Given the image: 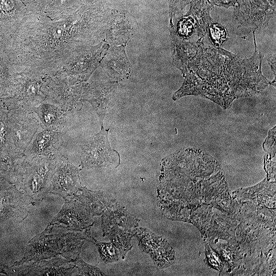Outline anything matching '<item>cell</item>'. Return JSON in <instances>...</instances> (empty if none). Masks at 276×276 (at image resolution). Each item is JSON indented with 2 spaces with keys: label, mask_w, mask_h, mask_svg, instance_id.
Listing matches in <instances>:
<instances>
[{
  "label": "cell",
  "mask_w": 276,
  "mask_h": 276,
  "mask_svg": "<svg viewBox=\"0 0 276 276\" xmlns=\"http://www.w3.org/2000/svg\"><path fill=\"white\" fill-rule=\"evenodd\" d=\"M109 129L103 125L97 133L84 141L81 149V164L82 168H117L120 164L119 152L111 148L108 138Z\"/></svg>",
  "instance_id": "1"
},
{
  "label": "cell",
  "mask_w": 276,
  "mask_h": 276,
  "mask_svg": "<svg viewBox=\"0 0 276 276\" xmlns=\"http://www.w3.org/2000/svg\"><path fill=\"white\" fill-rule=\"evenodd\" d=\"M109 47L104 39L95 45L79 51L71 59L72 63L69 67L57 77L65 79L73 85L85 82L100 65Z\"/></svg>",
  "instance_id": "2"
},
{
  "label": "cell",
  "mask_w": 276,
  "mask_h": 276,
  "mask_svg": "<svg viewBox=\"0 0 276 276\" xmlns=\"http://www.w3.org/2000/svg\"><path fill=\"white\" fill-rule=\"evenodd\" d=\"M9 146L24 153L41 127L36 113L21 109L7 110Z\"/></svg>",
  "instance_id": "3"
},
{
  "label": "cell",
  "mask_w": 276,
  "mask_h": 276,
  "mask_svg": "<svg viewBox=\"0 0 276 276\" xmlns=\"http://www.w3.org/2000/svg\"><path fill=\"white\" fill-rule=\"evenodd\" d=\"M83 83L73 85L58 77L45 78L42 86L43 103L56 105L66 112L80 109Z\"/></svg>",
  "instance_id": "4"
},
{
  "label": "cell",
  "mask_w": 276,
  "mask_h": 276,
  "mask_svg": "<svg viewBox=\"0 0 276 276\" xmlns=\"http://www.w3.org/2000/svg\"><path fill=\"white\" fill-rule=\"evenodd\" d=\"M56 165V154L51 156H37L28 159L19 181L22 189L29 194L50 190Z\"/></svg>",
  "instance_id": "5"
},
{
  "label": "cell",
  "mask_w": 276,
  "mask_h": 276,
  "mask_svg": "<svg viewBox=\"0 0 276 276\" xmlns=\"http://www.w3.org/2000/svg\"><path fill=\"white\" fill-rule=\"evenodd\" d=\"M118 82L113 81L84 82L81 99L88 102L99 118L100 125L116 99Z\"/></svg>",
  "instance_id": "6"
},
{
  "label": "cell",
  "mask_w": 276,
  "mask_h": 276,
  "mask_svg": "<svg viewBox=\"0 0 276 276\" xmlns=\"http://www.w3.org/2000/svg\"><path fill=\"white\" fill-rule=\"evenodd\" d=\"M138 29L134 18L125 12L111 10L105 30V41L111 45H126Z\"/></svg>",
  "instance_id": "7"
},
{
  "label": "cell",
  "mask_w": 276,
  "mask_h": 276,
  "mask_svg": "<svg viewBox=\"0 0 276 276\" xmlns=\"http://www.w3.org/2000/svg\"><path fill=\"white\" fill-rule=\"evenodd\" d=\"M81 187L78 169L64 156L57 155L50 190L59 194L74 195Z\"/></svg>",
  "instance_id": "8"
},
{
  "label": "cell",
  "mask_w": 276,
  "mask_h": 276,
  "mask_svg": "<svg viewBox=\"0 0 276 276\" xmlns=\"http://www.w3.org/2000/svg\"><path fill=\"white\" fill-rule=\"evenodd\" d=\"M125 45H111L102 57L100 65L110 81L118 82L131 75L132 66L125 52Z\"/></svg>",
  "instance_id": "9"
},
{
  "label": "cell",
  "mask_w": 276,
  "mask_h": 276,
  "mask_svg": "<svg viewBox=\"0 0 276 276\" xmlns=\"http://www.w3.org/2000/svg\"><path fill=\"white\" fill-rule=\"evenodd\" d=\"M63 142L61 131L42 128L35 134L24 154L29 159L54 156Z\"/></svg>",
  "instance_id": "10"
},
{
  "label": "cell",
  "mask_w": 276,
  "mask_h": 276,
  "mask_svg": "<svg viewBox=\"0 0 276 276\" xmlns=\"http://www.w3.org/2000/svg\"><path fill=\"white\" fill-rule=\"evenodd\" d=\"M26 12V8L22 0H0V36L3 39L17 30Z\"/></svg>",
  "instance_id": "11"
},
{
  "label": "cell",
  "mask_w": 276,
  "mask_h": 276,
  "mask_svg": "<svg viewBox=\"0 0 276 276\" xmlns=\"http://www.w3.org/2000/svg\"><path fill=\"white\" fill-rule=\"evenodd\" d=\"M102 214L103 236L107 235L113 226H118L133 234L134 229L138 225V220L118 202L105 210Z\"/></svg>",
  "instance_id": "12"
},
{
  "label": "cell",
  "mask_w": 276,
  "mask_h": 276,
  "mask_svg": "<svg viewBox=\"0 0 276 276\" xmlns=\"http://www.w3.org/2000/svg\"><path fill=\"white\" fill-rule=\"evenodd\" d=\"M91 215H100L117 202L110 194L103 191H92L81 187L74 194Z\"/></svg>",
  "instance_id": "13"
},
{
  "label": "cell",
  "mask_w": 276,
  "mask_h": 276,
  "mask_svg": "<svg viewBox=\"0 0 276 276\" xmlns=\"http://www.w3.org/2000/svg\"><path fill=\"white\" fill-rule=\"evenodd\" d=\"M28 159L24 153L16 151L10 146L0 150V171L19 181Z\"/></svg>",
  "instance_id": "14"
},
{
  "label": "cell",
  "mask_w": 276,
  "mask_h": 276,
  "mask_svg": "<svg viewBox=\"0 0 276 276\" xmlns=\"http://www.w3.org/2000/svg\"><path fill=\"white\" fill-rule=\"evenodd\" d=\"M33 111L39 119L41 128L62 131L67 112L48 103H41L34 108Z\"/></svg>",
  "instance_id": "15"
},
{
  "label": "cell",
  "mask_w": 276,
  "mask_h": 276,
  "mask_svg": "<svg viewBox=\"0 0 276 276\" xmlns=\"http://www.w3.org/2000/svg\"><path fill=\"white\" fill-rule=\"evenodd\" d=\"M133 234V233L118 226L112 227L108 233L112 244L120 252L123 259L132 247L130 241Z\"/></svg>",
  "instance_id": "16"
},
{
  "label": "cell",
  "mask_w": 276,
  "mask_h": 276,
  "mask_svg": "<svg viewBox=\"0 0 276 276\" xmlns=\"http://www.w3.org/2000/svg\"><path fill=\"white\" fill-rule=\"evenodd\" d=\"M95 241L100 257L104 262L111 263L119 260V251L112 243Z\"/></svg>",
  "instance_id": "17"
},
{
  "label": "cell",
  "mask_w": 276,
  "mask_h": 276,
  "mask_svg": "<svg viewBox=\"0 0 276 276\" xmlns=\"http://www.w3.org/2000/svg\"><path fill=\"white\" fill-rule=\"evenodd\" d=\"M7 113L4 108L0 113V150L10 146Z\"/></svg>",
  "instance_id": "18"
},
{
  "label": "cell",
  "mask_w": 276,
  "mask_h": 276,
  "mask_svg": "<svg viewBox=\"0 0 276 276\" xmlns=\"http://www.w3.org/2000/svg\"><path fill=\"white\" fill-rule=\"evenodd\" d=\"M191 0H168L170 21L176 15L181 16L185 9Z\"/></svg>",
  "instance_id": "19"
},
{
  "label": "cell",
  "mask_w": 276,
  "mask_h": 276,
  "mask_svg": "<svg viewBox=\"0 0 276 276\" xmlns=\"http://www.w3.org/2000/svg\"><path fill=\"white\" fill-rule=\"evenodd\" d=\"M77 265L81 275H104L98 268L86 264L81 259L77 260Z\"/></svg>",
  "instance_id": "20"
},
{
  "label": "cell",
  "mask_w": 276,
  "mask_h": 276,
  "mask_svg": "<svg viewBox=\"0 0 276 276\" xmlns=\"http://www.w3.org/2000/svg\"><path fill=\"white\" fill-rule=\"evenodd\" d=\"M210 2L213 5L224 7L226 8L231 6L235 7L237 4V0H210Z\"/></svg>",
  "instance_id": "21"
},
{
  "label": "cell",
  "mask_w": 276,
  "mask_h": 276,
  "mask_svg": "<svg viewBox=\"0 0 276 276\" xmlns=\"http://www.w3.org/2000/svg\"><path fill=\"white\" fill-rule=\"evenodd\" d=\"M3 39L0 36V58L1 57V53L2 50V44H3Z\"/></svg>",
  "instance_id": "22"
},
{
  "label": "cell",
  "mask_w": 276,
  "mask_h": 276,
  "mask_svg": "<svg viewBox=\"0 0 276 276\" xmlns=\"http://www.w3.org/2000/svg\"><path fill=\"white\" fill-rule=\"evenodd\" d=\"M267 1H268L271 4L275 5V0H267Z\"/></svg>",
  "instance_id": "23"
},
{
  "label": "cell",
  "mask_w": 276,
  "mask_h": 276,
  "mask_svg": "<svg viewBox=\"0 0 276 276\" xmlns=\"http://www.w3.org/2000/svg\"><path fill=\"white\" fill-rule=\"evenodd\" d=\"M4 109L3 105H2L1 102H0V113L2 112V111Z\"/></svg>",
  "instance_id": "24"
}]
</instances>
